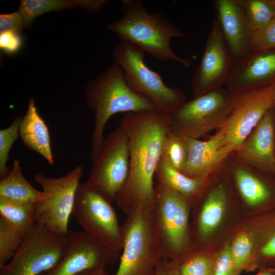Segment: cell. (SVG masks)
<instances>
[{"instance_id":"obj_39","label":"cell","mask_w":275,"mask_h":275,"mask_svg":"<svg viewBox=\"0 0 275 275\" xmlns=\"http://www.w3.org/2000/svg\"><path fill=\"white\" fill-rule=\"evenodd\" d=\"M258 275H273V274L272 273V272L269 270H264L261 272Z\"/></svg>"},{"instance_id":"obj_25","label":"cell","mask_w":275,"mask_h":275,"mask_svg":"<svg viewBox=\"0 0 275 275\" xmlns=\"http://www.w3.org/2000/svg\"><path fill=\"white\" fill-rule=\"evenodd\" d=\"M36 205L0 201V217L26 236L35 224L34 214Z\"/></svg>"},{"instance_id":"obj_38","label":"cell","mask_w":275,"mask_h":275,"mask_svg":"<svg viewBox=\"0 0 275 275\" xmlns=\"http://www.w3.org/2000/svg\"><path fill=\"white\" fill-rule=\"evenodd\" d=\"M82 275H110L106 270L105 267H103L99 269L89 272Z\"/></svg>"},{"instance_id":"obj_11","label":"cell","mask_w":275,"mask_h":275,"mask_svg":"<svg viewBox=\"0 0 275 275\" xmlns=\"http://www.w3.org/2000/svg\"><path fill=\"white\" fill-rule=\"evenodd\" d=\"M72 215L83 231L116 251H122V226L114 207L85 182L78 185Z\"/></svg>"},{"instance_id":"obj_34","label":"cell","mask_w":275,"mask_h":275,"mask_svg":"<svg viewBox=\"0 0 275 275\" xmlns=\"http://www.w3.org/2000/svg\"><path fill=\"white\" fill-rule=\"evenodd\" d=\"M24 27L22 15L19 10L10 14L0 15V32L19 33Z\"/></svg>"},{"instance_id":"obj_20","label":"cell","mask_w":275,"mask_h":275,"mask_svg":"<svg viewBox=\"0 0 275 275\" xmlns=\"http://www.w3.org/2000/svg\"><path fill=\"white\" fill-rule=\"evenodd\" d=\"M22 143L29 149L40 154L50 164L54 159L48 127L38 114L35 100H29L27 111L19 128Z\"/></svg>"},{"instance_id":"obj_37","label":"cell","mask_w":275,"mask_h":275,"mask_svg":"<svg viewBox=\"0 0 275 275\" xmlns=\"http://www.w3.org/2000/svg\"><path fill=\"white\" fill-rule=\"evenodd\" d=\"M260 254L266 259L275 258V231L261 248Z\"/></svg>"},{"instance_id":"obj_29","label":"cell","mask_w":275,"mask_h":275,"mask_svg":"<svg viewBox=\"0 0 275 275\" xmlns=\"http://www.w3.org/2000/svg\"><path fill=\"white\" fill-rule=\"evenodd\" d=\"M22 117H16L7 128L0 130V177L2 179L8 173L7 162L13 144L20 136L19 128Z\"/></svg>"},{"instance_id":"obj_42","label":"cell","mask_w":275,"mask_h":275,"mask_svg":"<svg viewBox=\"0 0 275 275\" xmlns=\"http://www.w3.org/2000/svg\"><path fill=\"white\" fill-rule=\"evenodd\" d=\"M273 174H274L275 175V167H274V171H273Z\"/></svg>"},{"instance_id":"obj_7","label":"cell","mask_w":275,"mask_h":275,"mask_svg":"<svg viewBox=\"0 0 275 275\" xmlns=\"http://www.w3.org/2000/svg\"><path fill=\"white\" fill-rule=\"evenodd\" d=\"M239 94L222 87L186 100L169 115L171 131L184 138L199 140L217 130Z\"/></svg>"},{"instance_id":"obj_13","label":"cell","mask_w":275,"mask_h":275,"mask_svg":"<svg viewBox=\"0 0 275 275\" xmlns=\"http://www.w3.org/2000/svg\"><path fill=\"white\" fill-rule=\"evenodd\" d=\"M234 62L215 17L201 61L191 78L194 97L226 85Z\"/></svg>"},{"instance_id":"obj_35","label":"cell","mask_w":275,"mask_h":275,"mask_svg":"<svg viewBox=\"0 0 275 275\" xmlns=\"http://www.w3.org/2000/svg\"><path fill=\"white\" fill-rule=\"evenodd\" d=\"M21 45V39L18 33L5 32L0 34V47L3 50L12 53L18 50Z\"/></svg>"},{"instance_id":"obj_23","label":"cell","mask_w":275,"mask_h":275,"mask_svg":"<svg viewBox=\"0 0 275 275\" xmlns=\"http://www.w3.org/2000/svg\"><path fill=\"white\" fill-rule=\"evenodd\" d=\"M227 199L226 189L222 183L216 185L207 194L197 217L198 237H206L219 225L224 214Z\"/></svg>"},{"instance_id":"obj_26","label":"cell","mask_w":275,"mask_h":275,"mask_svg":"<svg viewBox=\"0 0 275 275\" xmlns=\"http://www.w3.org/2000/svg\"><path fill=\"white\" fill-rule=\"evenodd\" d=\"M241 8L251 32L258 30L275 18L270 0H236Z\"/></svg>"},{"instance_id":"obj_15","label":"cell","mask_w":275,"mask_h":275,"mask_svg":"<svg viewBox=\"0 0 275 275\" xmlns=\"http://www.w3.org/2000/svg\"><path fill=\"white\" fill-rule=\"evenodd\" d=\"M275 82V49L251 51L234 62L227 89L242 93Z\"/></svg>"},{"instance_id":"obj_3","label":"cell","mask_w":275,"mask_h":275,"mask_svg":"<svg viewBox=\"0 0 275 275\" xmlns=\"http://www.w3.org/2000/svg\"><path fill=\"white\" fill-rule=\"evenodd\" d=\"M85 95L88 107L95 113L91 162L97 157L104 138L105 126L112 116L119 113L157 110L149 99L129 87L123 69L115 63L90 81L86 88Z\"/></svg>"},{"instance_id":"obj_12","label":"cell","mask_w":275,"mask_h":275,"mask_svg":"<svg viewBox=\"0 0 275 275\" xmlns=\"http://www.w3.org/2000/svg\"><path fill=\"white\" fill-rule=\"evenodd\" d=\"M274 99L275 82L240 93L228 118L216 132L230 155L240 148L265 113L273 108Z\"/></svg>"},{"instance_id":"obj_22","label":"cell","mask_w":275,"mask_h":275,"mask_svg":"<svg viewBox=\"0 0 275 275\" xmlns=\"http://www.w3.org/2000/svg\"><path fill=\"white\" fill-rule=\"evenodd\" d=\"M105 3L104 0H22L18 10L23 18L24 27L29 28L36 17L45 13L80 7L97 13Z\"/></svg>"},{"instance_id":"obj_31","label":"cell","mask_w":275,"mask_h":275,"mask_svg":"<svg viewBox=\"0 0 275 275\" xmlns=\"http://www.w3.org/2000/svg\"><path fill=\"white\" fill-rule=\"evenodd\" d=\"M252 51L275 49V18L264 26L251 32Z\"/></svg>"},{"instance_id":"obj_33","label":"cell","mask_w":275,"mask_h":275,"mask_svg":"<svg viewBox=\"0 0 275 275\" xmlns=\"http://www.w3.org/2000/svg\"><path fill=\"white\" fill-rule=\"evenodd\" d=\"M236 272L230 246L227 245L220 253L213 266L212 275H234Z\"/></svg>"},{"instance_id":"obj_16","label":"cell","mask_w":275,"mask_h":275,"mask_svg":"<svg viewBox=\"0 0 275 275\" xmlns=\"http://www.w3.org/2000/svg\"><path fill=\"white\" fill-rule=\"evenodd\" d=\"M234 153L240 159L263 172L275 167V112L268 111L240 148Z\"/></svg>"},{"instance_id":"obj_40","label":"cell","mask_w":275,"mask_h":275,"mask_svg":"<svg viewBox=\"0 0 275 275\" xmlns=\"http://www.w3.org/2000/svg\"><path fill=\"white\" fill-rule=\"evenodd\" d=\"M270 2H271L272 5L273 6L275 9V0H270Z\"/></svg>"},{"instance_id":"obj_28","label":"cell","mask_w":275,"mask_h":275,"mask_svg":"<svg viewBox=\"0 0 275 275\" xmlns=\"http://www.w3.org/2000/svg\"><path fill=\"white\" fill-rule=\"evenodd\" d=\"M161 155L166 156L175 169L181 171L188 155L186 139L171 130L163 142Z\"/></svg>"},{"instance_id":"obj_2","label":"cell","mask_w":275,"mask_h":275,"mask_svg":"<svg viewBox=\"0 0 275 275\" xmlns=\"http://www.w3.org/2000/svg\"><path fill=\"white\" fill-rule=\"evenodd\" d=\"M122 17L107 24L121 41L130 43L157 60H172L188 67L190 62L177 56L172 39L187 35L161 14L148 12L139 0L122 1Z\"/></svg>"},{"instance_id":"obj_1","label":"cell","mask_w":275,"mask_h":275,"mask_svg":"<svg viewBox=\"0 0 275 275\" xmlns=\"http://www.w3.org/2000/svg\"><path fill=\"white\" fill-rule=\"evenodd\" d=\"M120 124L129 139V172L115 201L127 215L138 205L153 204V179L171 127L169 115L158 110L125 113Z\"/></svg>"},{"instance_id":"obj_9","label":"cell","mask_w":275,"mask_h":275,"mask_svg":"<svg viewBox=\"0 0 275 275\" xmlns=\"http://www.w3.org/2000/svg\"><path fill=\"white\" fill-rule=\"evenodd\" d=\"M84 168L78 165L65 175L51 178L41 173L34 177L42 187V197L35 206L34 220L51 232L67 234L70 216L72 214L76 193Z\"/></svg>"},{"instance_id":"obj_24","label":"cell","mask_w":275,"mask_h":275,"mask_svg":"<svg viewBox=\"0 0 275 275\" xmlns=\"http://www.w3.org/2000/svg\"><path fill=\"white\" fill-rule=\"evenodd\" d=\"M42 191L35 188L23 176L18 160L13 161L10 173L0 181V201L23 204H37Z\"/></svg>"},{"instance_id":"obj_10","label":"cell","mask_w":275,"mask_h":275,"mask_svg":"<svg viewBox=\"0 0 275 275\" xmlns=\"http://www.w3.org/2000/svg\"><path fill=\"white\" fill-rule=\"evenodd\" d=\"M85 182L110 202L125 184L129 172V139L120 124L104 138Z\"/></svg>"},{"instance_id":"obj_17","label":"cell","mask_w":275,"mask_h":275,"mask_svg":"<svg viewBox=\"0 0 275 275\" xmlns=\"http://www.w3.org/2000/svg\"><path fill=\"white\" fill-rule=\"evenodd\" d=\"M213 5L225 40L235 62L252 51L251 32L236 0H215Z\"/></svg>"},{"instance_id":"obj_41","label":"cell","mask_w":275,"mask_h":275,"mask_svg":"<svg viewBox=\"0 0 275 275\" xmlns=\"http://www.w3.org/2000/svg\"><path fill=\"white\" fill-rule=\"evenodd\" d=\"M273 108H274V112H275V99H274V107H273Z\"/></svg>"},{"instance_id":"obj_36","label":"cell","mask_w":275,"mask_h":275,"mask_svg":"<svg viewBox=\"0 0 275 275\" xmlns=\"http://www.w3.org/2000/svg\"><path fill=\"white\" fill-rule=\"evenodd\" d=\"M155 275H180L178 264L162 257L156 267Z\"/></svg>"},{"instance_id":"obj_14","label":"cell","mask_w":275,"mask_h":275,"mask_svg":"<svg viewBox=\"0 0 275 275\" xmlns=\"http://www.w3.org/2000/svg\"><path fill=\"white\" fill-rule=\"evenodd\" d=\"M119 253L82 231L57 265L41 275H82L114 264Z\"/></svg>"},{"instance_id":"obj_5","label":"cell","mask_w":275,"mask_h":275,"mask_svg":"<svg viewBox=\"0 0 275 275\" xmlns=\"http://www.w3.org/2000/svg\"><path fill=\"white\" fill-rule=\"evenodd\" d=\"M192 201L158 183L152 207L155 229L163 258L177 264L189 249L188 217Z\"/></svg>"},{"instance_id":"obj_30","label":"cell","mask_w":275,"mask_h":275,"mask_svg":"<svg viewBox=\"0 0 275 275\" xmlns=\"http://www.w3.org/2000/svg\"><path fill=\"white\" fill-rule=\"evenodd\" d=\"M178 268L180 275H212L213 269L210 260L200 254L187 255Z\"/></svg>"},{"instance_id":"obj_8","label":"cell","mask_w":275,"mask_h":275,"mask_svg":"<svg viewBox=\"0 0 275 275\" xmlns=\"http://www.w3.org/2000/svg\"><path fill=\"white\" fill-rule=\"evenodd\" d=\"M113 57L123 69L129 87L149 99L158 111L169 115L186 101L183 91L167 86L160 75L147 66L144 52L134 45L121 41L115 46Z\"/></svg>"},{"instance_id":"obj_4","label":"cell","mask_w":275,"mask_h":275,"mask_svg":"<svg viewBox=\"0 0 275 275\" xmlns=\"http://www.w3.org/2000/svg\"><path fill=\"white\" fill-rule=\"evenodd\" d=\"M152 205L140 204L122 226V253L114 275H155L162 258L155 229Z\"/></svg>"},{"instance_id":"obj_19","label":"cell","mask_w":275,"mask_h":275,"mask_svg":"<svg viewBox=\"0 0 275 275\" xmlns=\"http://www.w3.org/2000/svg\"><path fill=\"white\" fill-rule=\"evenodd\" d=\"M228 157L226 164L233 175L239 193L250 206L265 205L274 197V192L256 172L257 169L240 159L234 153Z\"/></svg>"},{"instance_id":"obj_21","label":"cell","mask_w":275,"mask_h":275,"mask_svg":"<svg viewBox=\"0 0 275 275\" xmlns=\"http://www.w3.org/2000/svg\"><path fill=\"white\" fill-rule=\"evenodd\" d=\"M208 176L190 178L175 169L166 156L161 155L155 178L157 183L193 201L200 195Z\"/></svg>"},{"instance_id":"obj_6","label":"cell","mask_w":275,"mask_h":275,"mask_svg":"<svg viewBox=\"0 0 275 275\" xmlns=\"http://www.w3.org/2000/svg\"><path fill=\"white\" fill-rule=\"evenodd\" d=\"M79 231L70 230L65 235L35 223L0 275H41L57 265L65 256Z\"/></svg>"},{"instance_id":"obj_18","label":"cell","mask_w":275,"mask_h":275,"mask_svg":"<svg viewBox=\"0 0 275 275\" xmlns=\"http://www.w3.org/2000/svg\"><path fill=\"white\" fill-rule=\"evenodd\" d=\"M186 139L188 155L181 172L190 178L209 175L223 167L230 155L224 147L222 140L216 132L207 141Z\"/></svg>"},{"instance_id":"obj_27","label":"cell","mask_w":275,"mask_h":275,"mask_svg":"<svg viewBox=\"0 0 275 275\" xmlns=\"http://www.w3.org/2000/svg\"><path fill=\"white\" fill-rule=\"evenodd\" d=\"M25 236L0 217V268L12 259Z\"/></svg>"},{"instance_id":"obj_32","label":"cell","mask_w":275,"mask_h":275,"mask_svg":"<svg viewBox=\"0 0 275 275\" xmlns=\"http://www.w3.org/2000/svg\"><path fill=\"white\" fill-rule=\"evenodd\" d=\"M234 269L236 272L245 267L251 254L252 244L248 236L243 233L239 234L230 246Z\"/></svg>"}]
</instances>
